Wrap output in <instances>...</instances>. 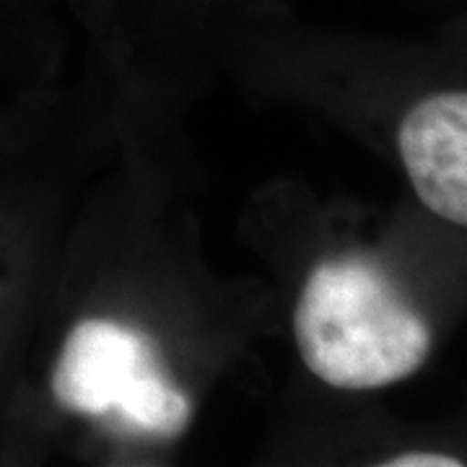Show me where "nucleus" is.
Wrapping results in <instances>:
<instances>
[{
  "label": "nucleus",
  "instance_id": "1",
  "mask_svg": "<svg viewBox=\"0 0 467 467\" xmlns=\"http://www.w3.org/2000/svg\"><path fill=\"white\" fill-rule=\"evenodd\" d=\"M294 333L306 368L348 392L413 377L434 346L429 319L384 267L358 254L315 265L301 288Z\"/></svg>",
  "mask_w": 467,
  "mask_h": 467
},
{
  "label": "nucleus",
  "instance_id": "2",
  "mask_svg": "<svg viewBox=\"0 0 467 467\" xmlns=\"http://www.w3.org/2000/svg\"><path fill=\"white\" fill-rule=\"evenodd\" d=\"M52 395L81 416L117 413L156 436L182 434L192 402L167 377L149 337L115 319H84L63 343Z\"/></svg>",
  "mask_w": 467,
  "mask_h": 467
},
{
  "label": "nucleus",
  "instance_id": "3",
  "mask_svg": "<svg viewBox=\"0 0 467 467\" xmlns=\"http://www.w3.org/2000/svg\"><path fill=\"white\" fill-rule=\"evenodd\" d=\"M398 153L423 208L467 229V88L418 99L398 125Z\"/></svg>",
  "mask_w": 467,
  "mask_h": 467
},
{
  "label": "nucleus",
  "instance_id": "4",
  "mask_svg": "<svg viewBox=\"0 0 467 467\" xmlns=\"http://www.w3.org/2000/svg\"><path fill=\"white\" fill-rule=\"evenodd\" d=\"M387 467H462L465 460L454 457L447 451H400L389 460H384Z\"/></svg>",
  "mask_w": 467,
  "mask_h": 467
}]
</instances>
